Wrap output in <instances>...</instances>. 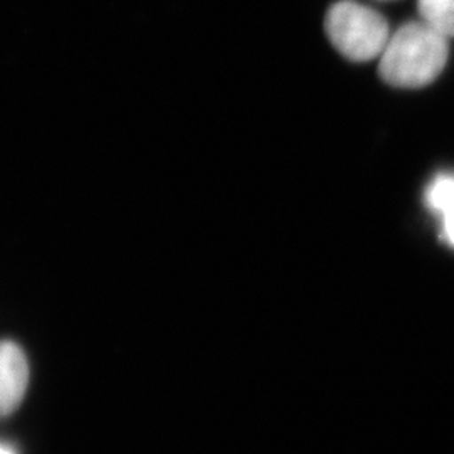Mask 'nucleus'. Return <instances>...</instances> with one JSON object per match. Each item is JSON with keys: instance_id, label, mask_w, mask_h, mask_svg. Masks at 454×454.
Instances as JSON below:
<instances>
[{"instance_id": "1", "label": "nucleus", "mask_w": 454, "mask_h": 454, "mask_svg": "<svg viewBox=\"0 0 454 454\" xmlns=\"http://www.w3.org/2000/svg\"><path fill=\"white\" fill-rule=\"evenodd\" d=\"M448 41L422 20L407 22L390 35L380 56V78L401 90H418L436 82L450 58Z\"/></svg>"}, {"instance_id": "2", "label": "nucleus", "mask_w": 454, "mask_h": 454, "mask_svg": "<svg viewBox=\"0 0 454 454\" xmlns=\"http://www.w3.org/2000/svg\"><path fill=\"white\" fill-rule=\"evenodd\" d=\"M325 33L340 54L356 63L380 58L392 35L382 14L356 0H340L328 9Z\"/></svg>"}, {"instance_id": "6", "label": "nucleus", "mask_w": 454, "mask_h": 454, "mask_svg": "<svg viewBox=\"0 0 454 454\" xmlns=\"http://www.w3.org/2000/svg\"><path fill=\"white\" fill-rule=\"evenodd\" d=\"M0 454H14V451L9 450V448H5V446H0Z\"/></svg>"}, {"instance_id": "5", "label": "nucleus", "mask_w": 454, "mask_h": 454, "mask_svg": "<svg viewBox=\"0 0 454 454\" xmlns=\"http://www.w3.org/2000/svg\"><path fill=\"white\" fill-rule=\"evenodd\" d=\"M422 22L446 35L454 37V0H418Z\"/></svg>"}, {"instance_id": "3", "label": "nucleus", "mask_w": 454, "mask_h": 454, "mask_svg": "<svg viewBox=\"0 0 454 454\" xmlns=\"http://www.w3.org/2000/svg\"><path fill=\"white\" fill-rule=\"evenodd\" d=\"M29 384V364L14 341H0V418L14 412Z\"/></svg>"}, {"instance_id": "4", "label": "nucleus", "mask_w": 454, "mask_h": 454, "mask_svg": "<svg viewBox=\"0 0 454 454\" xmlns=\"http://www.w3.org/2000/svg\"><path fill=\"white\" fill-rule=\"evenodd\" d=\"M422 197L426 209L438 219L441 239L454 249V172H438Z\"/></svg>"}]
</instances>
